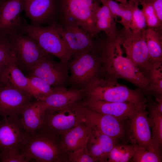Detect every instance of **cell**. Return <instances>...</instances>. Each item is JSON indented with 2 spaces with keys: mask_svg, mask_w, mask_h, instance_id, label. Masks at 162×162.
Returning a JSON list of instances; mask_svg holds the SVG:
<instances>
[{
  "mask_svg": "<svg viewBox=\"0 0 162 162\" xmlns=\"http://www.w3.org/2000/svg\"><path fill=\"white\" fill-rule=\"evenodd\" d=\"M121 45L117 38H106L98 41L97 51L101 61L102 73L117 80L123 79L140 88L146 90L148 85L146 75L127 57L123 54Z\"/></svg>",
  "mask_w": 162,
  "mask_h": 162,
  "instance_id": "obj_1",
  "label": "cell"
},
{
  "mask_svg": "<svg viewBox=\"0 0 162 162\" xmlns=\"http://www.w3.org/2000/svg\"><path fill=\"white\" fill-rule=\"evenodd\" d=\"M86 98L113 102H129L147 106L141 89H131L102 73L81 89Z\"/></svg>",
  "mask_w": 162,
  "mask_h": 162,
  "instance_id": "obj_2",
  "label": "cell"
},
{
  "mask_svg": "<svg viewBox=\"0 0 162 162\" xmlns=\"http://www.w3.org/2000/svg\"><path fill=\"white\" fill-rule=\"evenodd\" d=\"M61 137L43 129L28 134L20 150L28 162H69L60 145Z\"/></svg>",
  "mask_w": 162,
  "mask_h": 162,
  "instance_id": "obj_3",
  "label": "cell"
},
{
  "mask_svg": "<svg viewBox=\"0 0 162 162\" xmlns=\"http://www.w3.org/2000/svg\"><path fill=\"white\" fill-rule=\"evenodd\" d=\"M84 99L61 107L45 109L44 123L41 129L61 137L85 122L86 106Z\"/></svg>",
  "mask_w": 162,
  "mask_h": 162,
  "instance_id": "obj_4",
  "label": "cell"
},
{
  "mask_svg": "<svg viewBox=\"0 0 162 162\" xmlns=\"http://www.w3.org/2000/svg\"><path fill=\"white\" fill-rule=\"evenodd\" d=\"M58 2L64 23L79 27L94 37L95 15L100 7L97 0H58Z\"/></svg>",
  "mask_w": 162,
  "mask_h": 162,
  "instance_id": "obj_5",
  "label": "cell"
},
{
  "mask_svg": "<svg viewBox=\"0 0 162 162\" xmlns=\"http://www.w3.org/2000/svg\"><path fill=\"white\" fill-rule=\"evenodd\" d=\"M72 57L67 63L71 87L83 89L102 73L100 58L96 50L79 53Z\"/></svg>",
  "mask_w": 162,
  "mask_h": 162,
  "instance_id": "obj_6",
  "label": "cell"
},
{
  "mask_svg": "<svg viewBox=\"0 0 162 162\" xmlns=\"http://www.w3.org/2000/svg\"><path fill=\"white\" fill-rule=\"evenodd\" d=\"M21 33L33 38L48 54L67 63L72 56L68 45L53 25L48 26L24 24Z\"/></svg>",
  "mask_w": 162,
  "mask_h": 162,
  "instance_id": "obj_7",
  "label": "cell"
},
{
  "mask_svg": "<svg viewBox=\"0 0 162 162\" xmlns=\"http://www.w3.org/2000/svg\"><path fill=\"white\" fill-rule=\"evenodd\" d=\"M86 106L85 122L92 130L107 135L118 142H129L128 117L120 118L101 113Z\"/></svg>",
  "mask_w": 162,
  "mask_h": 162,
  "instance_id": "obj_8",
  "label": "cell"
},
{
  "mask_svg": "<svg viewBox=\"0 0 162 162\" xmlns=\"http://www.w3.org/2000/svg\"><path fill=\"white\" fill-rule=\"evenodd\" d=\"M145 31L134 32L123 28L118 32L117 38L125 50L126 57L146 75L152 64L145 40Z\"/></svg>",
  "mask_w": 162,
  "mask_h": 162,
  "instance_id": "obj_9",
  "label": "cell"
},
{
  "mask_svg": "<svg viewBox=\"0 0 162 162\" xmlns=\"http://www.w3.org/2000/svg\"><path fill=\"white\" fill-rule=\"evenodd\" d=\"M47 54L41 58L30 71L29 75L39 77L51 86L66 87L69 85L67 63L56 61Z\"/></svg>",
  "mask_w": 162,
  "mask_h": 162,
  "instance_id": "obj_10",
  "label": "cell"
},
{
  "mask_svg": "<svg viewBox=\"0 0 162 162\" xmlns=\"http://www.w3.org/2000/svg\"><path fill=\"white\" fill-rule=\"evenodd\" d=\"M18 64L29 71L38 61L48 54L32 37L20 32L8 35Z\"/></svg>",
  "mask_w": 162,
  "mask_h": 162,
  "instance_id": "obj_11",
  "label": "cell"
},
{
  "mask_svg": "<svg viewBox=\"0 0 162 162\" xmlns=\"http://www.w3.org/2000/svg\"><path fill=\"white\" fill-rule=\"evenodd\" d=\"M146 107H139L128 116L129 142L135 143L150 152L158 154L152 141L148 121V112L146 110Z\"/></svg>",
  "mask_w": 162,
  "mask_h": 162,
  "instance_id": "obj_12",
  "label": "cell"
},
{
  "mask_svg": "<svg viewBox=\"0 0 162 162\" xmlns=\"http://www.w3.org/2000/svg\"><path fill=\"white\" fill-rule=\"evenodd\" d=\"M53 25L68 45L72 56L76 54L96 50L98 41L81 28L64 23Z\"/></svg>",
  "mask_w": 162,
  "mask_h": 162,
  "instance_id": "obj_13",
  "label": "cell"
},
{
  "mask_svg": "<svg viewBox=\"0 0 162 162\" xmlns=\"http://www.w3.org/2000/svg\"><path fill=\"white\" fill-rule=\"evenodd\" d=\"M28 135L20 115L2 117L0 120V152L12 148L20 150Z\"/></svg>",
  "mask_w": 162,
  "mask_h": 162,
  "instance_id": "obj_14",
  "label": "cell"
},
{
  "mask_svg": "<svg viewBox=\"0 0 162 162\" xmlns=\"http://www.w3.org/2000/svg\"><path fill=\"white\" fill-rule=\"evenodd\" d=\"M34 98L30 94L7 83L0 82V116L20 115L22 110Z\"/></svg>",
  "mask_w": 162,
  "mask_h": 162,
  "instance_id": "obj_15",
  "label": "cell"
},
{
  "mask_svg": "<svg viewBox=\"0 0 162 162\" xmlns=\"http://www.w3.org/2000/svg\"><path fill=\"white\" fill-rule=\"evenodd\" d=\"M58 10V0H24V11L33 25L56 24Z\"/></svg>",
  "mask_w": 162,
  "mask_h": 162,
  "instance_id": "obj_16",
  "label": "cell"
},
{
  "mask_svg": "<svg viewBox=\"0 0 162 162\" xmlns=\"http://www.w3.org/2000/svg\"><path fill=\"white\" fill-rule=\"evenodd\" d=\"M24 0H0V35L20 32Z\"/></svg>",
  "mask_w": 162,
  "mask_h": 162,
  "instance_id": "obj_17",
  "label": "cell"
},
{
  "mask_svg": "<svg viewBox=\"0 0 162 162\" xmlns=\"http://www.w3.org/2000/svg\"><path fill=\"white\" fill-rule=\"evenodd\" d=\"M117 142H118L110 136L92 130L85 147L94 162H108L109 153Z\"/></svg>",
  "mask_w": 162,
  "mask_h": 162,
  "instance_id": "obj_18",
  "label": "cell"
},
{
  "mask_svg": "<svg viewBox=\"0 0 162 162\" xmlns=\"http://www.w3.org/2000/svg\"><path fill=\"white\" fill-rule=\"evenodd\" d=\"M85 98L81 89L53 86L51 93L40 101L45 109H52L61 107Z\"/></svg>",
  "mask_w": 162,
  "mask_h": 162,
  "instance_id": "obj_19",
  "label": "cell"
},
{
  "mask_svg": "<svg viewBox=\"0 0 162 162\" xmlns=\"http://www.w3.org/2000/svg\"><path fill=\"white\" fill-rule=\"evenodd\" d=\"M85 105L91 109L99 113L113 116L127 118L136 109L142 105L129 102H109L86 98Z\"/></svg>",
  "mask_w": 162,
  "mask_h": 162,
  "instance_id": "obj_20",
  "label": "cell"
},
{
  "mask_svg": "<svg viewBox=\"0 0 162 162\" xmlns=\"http://www.w3.org/2000/svg\"><path fill=\"white\" fill-rule=\"evenodd\" d=\"M92 130V128L85 122L61 137V148L68 157L70 154L85 146Z\"/></svg>",
  "mask_w": 162,
  "mask_h": 162,
  "instance_id": "obj_21",
  "label": "cell"
},
{
  "mask_svg": "<svg viewBox=\"0 0 162 162\" xmlns=\"http://www.w3.org/2000/svg\"><path fill=\"white\" fill-rule=\"evenodd\" d=\"M45 109L40 100L32 101L27 104L21 112L22 123L28 134L40 129L44 122Z\"/></svg>",
  "mask_w": 162,
  "mask_h": 162,
  "instance_id": "obj_22",
  "label": "cell"
},
{
  "mask_svg": "<svg viewBox=\"0 0 162 162\" xmlns=\"http://www.w3.org/2000/svg\"><path fill=\"white\" fill-rule=\"evenodd\" d=\"M118 32L114 16L108 7L102 4L95 14L94 37L95 38L100 32H104L106 38L115 40L117 38Z\"/></svg>",
  "mask_w": 162,
  "mask_h": 162,
  "instance_id": "obj_23",
  "label": "cell"
},
{
  "mask_svg": "<svg viewBox=\"0 0 162 162\" xmlns=\"http://www.w3.org/2000/svg\"><path fill=\"white\" fill-rule=\"evenodd\" d=\"M17 64L13 62L6 66L2 81L28 93L33 97L32 87L29 78L23 74Z\"/></svg>",
  "mask_w": 162,
  "mask_h": 162,
  "instance_id": "obj_24",
  "label": "cell"
},
{
  "mask_svg": "<svg viewBox=\"0 0 162 162\" xmlns=\"http://www.w3.org/2000/svg\"><path fill=\"white\" fill-rule=\"evenodd\" d=\"M148 121L151 129L152 142L156 152L161 155L162 145V113L156 106L155 101L150 102Z\"/></svg>",
  "mask_w": 162,
  "mask_h": 162,
  "instance_id": "obj_25",
  "label": "cell"
},
{
  "mask_svg": "<svg viewBox=\"0 0 162 162\" xmlns=\"http://www.w3.org/2000/svg\"><path fill=\"white\" fill-rule=\"evenodd\" d=\"M145 36L151 64L162 61V31L147 28Z\"/></svg>",
  "mask_w": 162,
  "mask_h": 162,
  "instance_id": "obj_26",
  "label": "cell"
},
{
  "mask_svg": "<svg viewBox=\"0 0 162 162\" xmlns=\"http://www.w3.org/2000/svg\"><path fill=\"white\" fill-rule=\"evenodd\" d=\"M102 4L106 5L114 16L115 19L120 17L121 20L118 22L128 31H130V26L132 16V7L128 2L127 4L118 3L113 0H97Z\"/></svg>",
  "mask_w": 162,
  "mask_h": 162,
  "instance_id": "obj_27",
  "label": "cell"
},
{
  "mask_svg": "<svg viewBox=\"0 0 162 162\" xmlns=\"http://www.w3.org/2000/svg\"><path fill=\"white\" fill-rule=\"evenodd\" d=\"M146 75L148 85L146 90L155 97L162 95V61L152 63Z\"/></svg>",
  "mask_w": 162,
  "mask_h": 162,
  "instance_id": "obj_28",
  "label": "cell"
},
{
  "mask_svg": "<svg viewBox=\"0 0 162 162\" xmlns=\"http://www.w3.org/2000/svg\"><path fill=\"white\" fill-rule=\"evenodd\" d=\"M134 151L132 144L116 142L109 153L108 162H127L133 157Z\"/></svg>",
  "mask_w": 162,
  "mask_h": 162,
  "instance_id": "obj_29",
  "label": "cell"
},
{
  "mask_svg": "<svg viewBox=\"0 0 162 162\" xmlns=\"http://www.w3.org/2000/svg\"><path fill=\"white\" fill-rule=\"evenodd\" d=\"M13 62L18 64L9 36L0 35V64L7 65Z\"/></svg>",
  "mask_w": 162,
  "mask_h": 162,
  "instance_id": "obj_30",
  "label": "cell"
},
{
  "mask_svg": "<svg viewBox=\"0 0 162 162\" xmlns=\"http://www.w3.org/2000/svg\"><path fill=\"white\" fill-rule=\"evenodd\" d=\"M132 7V16L130 29L134 32L143 31L146 30L147 25L146 20L141 10L139 7L138 0H129Z\"/></svg>",
  "mask_w": 162,
  "mask_h": 162,
  "instance_id": "obj_31",
  "label": "cell"
},
{
  "mask_svg": "<svg viewBox=\"0 0 162 162\" xmlns=\"http://www.w3.org/2000/svg\"><path fill=\"white\" fill-rule=\"evenodd\" d=\"M138 0L142 6L141 10L146 20L147 28L162 31V23L158 18L153 6L146 0Z\"/></svg>",
  "mask_w": 162,
  "mask_h": 162,
  "instance_id": "obj_32",
  "label": "cell"
},
{
  "mask_svg": "<svg viewBox=\"0 0 162 162\" xmlns=\"http://www.w3.org/2000/svg\"><path fill=\"white\" fill-rule=\"evenodd\" d=\"M28 77L33 88V97L36 100H42L52 92L53 87L43 79L34 76Z\"/></svg>",
  "mask_w": 162,
  "mask_h": 162,
  "instance_id": "obj_33",
  "label": "cell"
},
{
  "mask_svg": "<svg viewBox=\"0 0 162 162\" xmlns=\"http://www.w3.org/2000/svg\"><path fill=\"white\" fill-rule=\"evenodd\" d=\"M132 144L134 151V155L131 158L132 162H162L161 155L144 148L135 143Z\"/></svg>",
  "mask_w": 162,
  "mask_h": 162,
  "instance_id": "obj_34",
  "label": "cell"
},
{
  "mask_svg": "<svg viewBox=\"0 0 162 162\" xmlns=\"http://www.w3.org/2000/svg\"><path fill=\"white\" fill-rule=\"evenodd\" d=\"M0 161L2 162H28L21 153L20 149L12 148L0 152Z\"/></svg>",
  "mask_w": 162,
  "mask_h": 162,
  "instance_id": "obj_35",
  "label": "cell"
},
{
  "mask_svg": "<svg viewBox=\"0 0 162 162\" xmlns=\"http://www.w3.org/2000/svg\"><path fill=\"white\" fill-rule=\"evenodd\" d=\"M69 162H94L87 152L85 146L68 155Z\"/></svg>",
  "mask_w": 162,
  "mask_h": 162,
  "instance_id": "obj_36",
  "label": "cell"
},
{
  "mask_svg": "<svg viewBox=\"0 0 162 162\" xmlns=\"http://www.w3.org/2000/svg\"><path fill=\"white\" fill-rule=\"evenodd\" d=\"M154 7L160 22L162 23V0H145Z\"/></svg>",
  "mask_w": 162,
  "mask_h": 162,
  "instance_id": "obj_37",
  "label": "cell"
},
{
  "mask_svg": "<svg viewBox=\"0 0 162 162\" xmlns=\"http://www.w3.org/2000/svg\"><path fill=\"white\" fill-rule=\"evenodd\" d=\"M6 66L0 64V82L2 81L3 75Z\"/></svg>",
  "mask_w": 162,
  "mask_h": 162,
  "instance_id": "obj_38",
  "label": "cell"
},
{
  "mask_svg": "<svg viewBox=\"0 0 162 162\" xmlns=\"http://www.w3.org/2000/svg\"><path fill=\"white\" fill-rule=\"evenodd\" d=\"M117 2L123 4H128V2L127 0H115Z\"/></svg>",
  "mask_w": 162,
  "mask_h": 162,
  "instance_id": "obj_39",
  "label": "cell"
}]
</instances>
